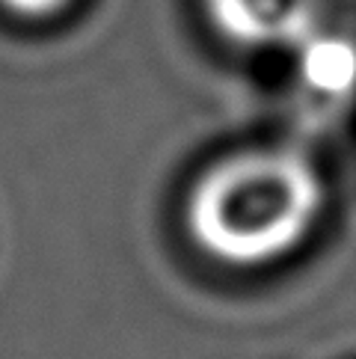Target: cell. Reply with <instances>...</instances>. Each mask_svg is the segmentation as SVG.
<instances>
[{"mask_svg":"<svg viewBox=\"0 0 356 359\" xmlns=\"http://www.w3.org/2000/svg\"><path fill=\"white\" fill-rule=\"evenodd\" d=\"M294 54L297 81L306 98L336 104L356 95V42L348 36L317 27L306 42L294 48Z\"/></svg>","mask_w":356,"mask_h":359,"instance_id":"cell-3","label":"cell"},{"mask_svg":"<svg viewBox=\"0 0 356 359\" xmlns=\"http://www.w3.org/2000/svg\"><path fill=\"white\" fill-rule=\"evenodd\" d=\"M324 199V178L306 155L285 146L244 149L196 175L184 226L208 259L267 267L312 235Z\"/></svg>","mask_w":356,"mask_h":359,"instance_id":"cell-1","label":"cell"},{"mask_svg":"<svg viewBox=\"0 0 356 359\" xmlns=\"http://www.w3.org/2000/svg\"><path fill=\"white\" fill-rule=\"evenodd\" d=\"M211 30L240 50H294L324 27V0H202Z\"/></svg>","mask_w":356,"mask_h":359,"instance_id":"cell-2","label":"cell"},{"mask_svg":"<svg viewBox=\"0 0 356 359\" xmlns=\"http://www.w3.org/2000/svg\"><path fill=\"white\" fill-rule=\"evenodd\" d=\"M71 4L74 0H0V6L9 15L24 18V21H48L60 15V12H66Z\"/></svg>","mask_w":356,"mask_h":359,"instance_id":"cell-4","label":"cell"}]
</instances>
